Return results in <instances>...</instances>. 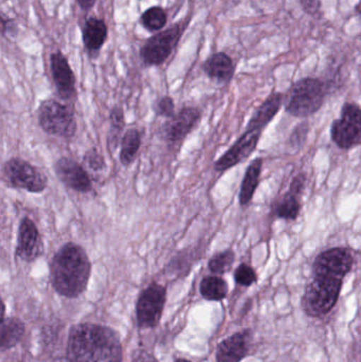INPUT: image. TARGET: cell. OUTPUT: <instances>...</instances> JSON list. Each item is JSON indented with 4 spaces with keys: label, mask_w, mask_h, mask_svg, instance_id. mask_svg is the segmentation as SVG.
I'll list each match as a JSON object with an SVG mask.
<instances>
[{
    "label": "cell",
    "mask_w": 361,
    "mask_h": 362,
    "mask_svg": "<svg viewBox=\"0 0 361 362\" xmlns=\"http://www.w3.org/2000/svg\"><path fill=\"white\" fill-rule=\"evenodd\" d=\"M141 133L139 129H129L123 135L121 141L120 161L124 167H129L135 161L141 148Z\"/></svg>",
    "instance_id": "cell-22"
},
{
    "label": "cell",
    "mask_w": 361,
    "mask_h": 362,
    "mask_svg": "<svg viewBox=\"0 0 361 362\" xmlns=\"http://www.w3.org/2000/svg\"><path fill=\"white\" fill-rule=\"evenodd\" d=\"M283 101L284 97L282 93H271L252 115L246 129L262 132L277 116L283 105Z\"/></svg>",
    "instance_id": "cell-18"
},
{
    "label": "cell",
    "mask_w": 361,
    "mask_h": 362,
    "mask_svg": "<svg viewBox=\"0 0 361 362\" xmlns=\"http://www.w3.org/2000/svg\"><path fill=\"white\" fill-rule=\"evenodd\" d=\"M25 334V325L23 321L17 318H8L2 320L1 339H0V349L1 352L14 348Z\"/></svg>",
    "instance_id": "cell-21"
},
{
    "label": "cell",
    "mask_w": 361,
    "mask_h": 362,
    "mask_svg": "<svg viewBox=\"0 0 361 362\" xmlns=\"http://www.w3.org/2000/svg\"><path fill=\"white\" fill-rule=\"evenodd\" d=\"M343 283V279L334 276H313L303 296L305 314L313 318L329 314L338 301Z\"/></svg>",
    "instance_id": "cell-4"
},
{
    "label": "cell",
    "mask_w": 361,
    "mask_h": 362,
    "mask_svg": "<svg viewBox=\"0 0 361 362\" xmlns=\"http://www.w3.org/2000/svg\"><path fill=\"white\" fill-rule=\"evenodd\" d=\"M307 180V175H305L304 173L298 174L296 177H294L292 183H290V192H292V194L300 197L303 192H304Z\"/></svg>",
    "instance_id": "cell-33"
},
{
    "label": "cell",
    "mask_w": 361,
    "mask_h": 362,
    "mask_svg": "<svg viewBox=\"0 0 361 362\" xmlns=\"http://www.w3.org/2000/svg\"><path fill=\"white\" fill-rule=\"evenodd\" d=\"M300 211V199L298 196L290 191L284 194L283 197L280 198L276 206H273L276 216L278 218L285 219V221H295L298 218Z\"/></svg>",
    "instance_id": "cell-25"
},
{
    "label": "cell",
    "mask_w": 361,
    "mask_h": 362,
    "mask_svg": "<svg viewBox=\"0 0 361 362\" xmlns=\"http://www.w3.org/2000/svg\"><path fill=\"white\" fill-rule=\"evenodd\" d=\"M331 138L341 150L361 144V108L355 103H345L341 117L331 127Z\"/></svg>",
    "instance_id": "cell-8"
},
{
    "label": "cell",
    "mask_w": 361,
    "mask_h": 362,
    "mask_svg": "<svg viewBox=\"0 0 361 362\" xmlns=\"http://www.w3.org/2000/svg\"><path fill=\"white\" fill-rule=\"evenodd\" d=\"M51 74L57 93L64 100L73 99L76 95V76L70 67L67 57L61 52H53L50 57Z\"/></svg>",
    "instance_id": "cell-15"
},
{
    "label": "cell",
    "mask_w": 361,
    "mask_h": 362,
    "mask_svg": "<svg viewBox=\"0 0 361 362\" xmlns=\"http://www.w3.org/2000/svg\"><path fill=\"white\" fill-rule=\"evenodd\" d=\"M307 134H309V127L307 124L299 125L290 136V144L294 148H300L302 144L307 141Z\"/></svg>",
    "instance_id": "cell-32"
},
{
    "label": "cell",
    "mask_w": 361,
    "mask_h": 362,
    "mask_svg": "<svg viewBox=\"0 0 361 362\" xmlns=\"http://www.w3.org/2000/svg\"><path fill=\"white\" fill-rule=\"evenodd\" d=\"M235 261V255L232 250L222 251L216 253L208 262V268L214 274H224L230 272Z\"/></svg>",
    "instance_id": "cell-27"
},
{
    "label": "cell",
    "mask_w": 361,
    "mask_h": 362,
    "mask_svg": "<svg viewBox=\"0 0 361 362\" xmlns=\"http://www.w3.org/2000/svg\"><path fill=\"white\" fill-rule=\"evenodd\" d=\"M357 12H358V14H360V16L361 18V4H360V6H357Z\"/></svg>",
    "instance_id": "cell-39"
},
{
    "label": "cell",
    "mask_w": 361,
    "mask_h": 362,
    "mask_svg": "<svg viewBox=\"0 0 361 362\" xmlns=\"http://www.w3.org/2000/svg\"><path fill=\"white\" fill-rule=\"evenodd\" d=\"M44 252V244L40 230L29 217H23L19 223L17 234L16 257L21 261L32 263Z\"/></svg>",
    "instance_id": "cell-12"
},
{
    "label": "cell",
    "mask_w": 361,
    "mask_h": 362,
    "mask_svg": "<svg viewBox=\"0 0 361 362\" xmlns=\"http://www.w3.org/2000/svg\"><path fill=\"white\" fill-rule=\"evenodd\" d=\"M188 23L189 19H184L150 36L140 49V59L144 65L159 66L167 62L177 47Z\"/></svg>",
    "instance_id": "cell-6"
},
{
    "label": "cell",
    "mask_w": 361,
    "mask_h": 362,
    "mask_svg": "<svg viewBox=\"0 0 361 362\" xmlns=\"http://www.w3.org/2000/svg\"><path fill=\"white\" fill-rule=\"evenodd\" d=\"M155 114L163 118H173L175 116V103L169 95L159 98L153 106Z\"/></svg>",
    "instance_id": "cell-31"
},
{
    "label": "cell",
    "mask_w": 361,
    "mask_h": 362,
    "mask_svg": "<svg viewBox=\"0 0 361 362\" xmlns=\"http://www.w3.org/2000/svg\"><path fill=\"white\" fill-rule=\"evenodd\" d=\"M91 263L80 245L67 243L57 250L50 263V280L61 297L74 299L86 291Z\"/></svg>",
    "instance_id": "cell-2"
},
{
    "label": "cell",
    "mask_w": 361,
    "mask_h": 362,
    "mask_svg": "<svg viewBox=\"0 0 361 362\" xmlns=\"http://www.w3.org/2000/svg\"><path fill=\"white\" fill-rule=\"evenodd\" d=\"M38 124L42 131L53 137L71 139L78 124L73 110L54 99L45 100L37 110Z\"/></svg>",
    "instance_id": "cell-5"
},
{
    "label": "cell",
    "mask_w": 361,
    "mask_h": 362,
    "mask_svg": "<svg viewBox=\"0 0 361 362\" xmlns=\"http://www.w3.org/2000/svg\"><path fill=\"white\" fill-rule=\"evenodd\" d=\"M303 10L312 16L317 17L321 12V0H300Z\"/></svg>",
    "instance_id": "cell-34"
},
{
    "label": "cell",
    "mask_w": 361,
    "mask_h": 362,
    "mask_svg": "<svg viewBox=\"0 0 361 362\" xmlns=\"http://www.w3.org/2000/svg\"><path fill=\"white\" fill-rule=\"evenodd\" d=\"M167 12L161 6H150L140 17V23L148 32H158L167 25Z\"/></svg>",
    "instance_id": "cell-26"
},
{
    "label": "cell",
    "mask_w": 361,
    "mask_h": 362,
    "mask_svg": "<svg viewBox=\"0 0 361 362\" xmlns=\"http://www.w3.org/2000/svg\"><path fill=\"white\" fill-rule=\"evenodd\" d=\"M201 112L196 107H184L163 127L165 140L170 144H179L199 125Z\"/></svg>",
    "instance_id": "cell-13"
},
{
    "label": "cell",
    "mask_w": 361,
    "mask_h": 362,
    "mask_svg": "<svg viewBox=\"0 0 361 362\" xmlns=\"http://www.w3.org/2000/svg\"><path fill=\"white\" fill-rule=\"evenodd\" d=\"M54 172L63 185L78 193H88L93 182L86 170L73 159L61 157L54 163Z\"/></svg>",
    "instance_id": "cell-14"
},
{
    "label": "cell",
    "mask_w": 361,
    "mask_h": 362,
    "mask_svg": "<svg viewBox=\"0 0 361 362\" xmlns=\"http://www.w3.org/2000/svg\"><path fill=\"white\" fill-rule=\"evenodd\" d=\"M235 280L241 286L249 287L256 283L258 276L251 266L243 263L235 269Z\"/></svg>",
    "instance_id": "cell-29"
},
{
    "label": "cell",
    "mask_w": 361,
    "mask_h": 362,
    "mask_svg": "<svg viewBox=\"0 0 361 362\" xmlns=\"http://www.w3.org/2000/svg\"><path fill=\"white\" fill-rule=\"evenodd\" d=\"M83 161L88 169L95 173H99L106 169L105 159H104L103 155L97 152V148H93L87 151L83 157Z\"/></svg>",
    "instance_id": "cell-30"
},
{
    "label": "cell",
    "mask_w": 361,
    "mask_h": 362,
    "mask_svg": "<svg viewBox=\"0 0 361 362\" xmlns=\"http://www.w3.org/2000/svg\"><path fill=\"white\" fill-rule=\"evenodd\" d=\"M326 85L315 78H304L290 87L285 98V110L290 116H313L326 101Z\"/></svg>",
    "instance_id": "cell-3"
},
{
    "label": "cell",
    "mask_w": 361,
    "mask_h": 362,
    "mask_svg": "<svg viewBox=\"0 0 361 362\" xmlns=\"http://www.w3.org/2000/svg\"><path fill=\"white\" fill-rule=\"evenodd\" d=\"M261 133L262 132L246 129L235 144L215 161L214 170L218 173H223L245 161L256 151L260 141Z\"/></svg>",
    "instance_id": "cell-11"
},
{
    "label": "cell",
    "mask_w": 361,
    "mask_h": 362,
    "mask_svg": "<svg viewBox=\"0 0 361 362\" xmlns=\"http://www.w3.org/2000/svg\"><path fill=\"white\" fill-rule=\"evenodd\" d=\"M2 180L8 187L35 194L44 192L48 185L42 172L20 158H11L4 163Z\"/></svg>",
    "instance_id": "cell-7"
},
{
    "label": "cell",
    "mask_w": 361,
    "mask_h": 362,
    "mask_svg": "<svg viewBox=\"0 0 361 362\" xmlns=\"http://www.w3.org/2000/svg\"><path fill=\"white\" fill-rule=\"evenodd\" d=\"M199 291L208 301H222L228 295V284L220 276H206L201 280Z\"/></svg>",
    "instance_id": "cell-23"
},
{
    "label": "cell",
    "mask_w": 361,
    "mask_h": 362,
    "mask_svg": "<svg viewBox=\"0 0 361 362\" xmlns=\"http://www.w3.org/2000/svg\"><path fill=\"white\" fill-rule=\"evenodd\" d=\"M203 71L211 80L218 83H228L235 74L232 59L225 52H216L203 64Z\"/></svg>",
    "instance_id": "cell-19"
},
{
    "label": "cell",
    "mask_w": 361,
    "mask_h": 362,
    "mask_svg": "<svg viewBox=\"0 0 361 362\" xmlns=\"http://www.w3.org/2000/svg\"><path fill=\"white\" fill-rule=\"evenodd\" d=\"M251 338V332L245 329L223 340L216 350V361L241 362L249 355Z\"/></svg>",
    "instance_id": "cell-16"
},
{
    "label": "cell",
    "mask_w": 361,
    "mask_h": 362,
    "mask_svg": "<svg viewBox=\"0 0 361 362\" xmlns=\"http://www.w3.org/2000/svg\"><path fill=\"white\" fill-rule=\"evenodd\" d=\"M352 251L343 247H336L318 255L313 265V276H328L345 279L353 268Z\"/></svg>",
    "instance_id": "cell-10"
},
{
    "label": "cell",
    "mask_w": 361,
    "mask_h": 362,
    "mask_svg": "<svg viewBox=\"0 0 361 362\" xmlns=\"http://www.w3.org/2000/svg\"><path fill=\"white\" fill-rule=\"evenodd\" d=\"M263 159L256 158L251 161L246 170L241 189H239V200L241 206H245L251 202L256 193V187L260 183L261 173H262Z\"/></svg>",
    "instance_id": "cell-20"
},
{
    "label": "cell",
    "mask_w": 361,
    "mask_h": 362,
    "mask_svg": "<svg viewBox=\"0 0 361 362\" xmlns=\"http://www.w3.org/2000/svg\"><path fill=\"white\" fill-rule=\"evenodd\" d=\"M194 257V252L190 249L186 248L184 250L180 251L176 257H174L171 263L169 264L167 269H169V272H174V274H182V276H186L192 268Z\"/></svg>",
    "instance_id": "cell-28"
},
{
    "label": "cell",
    "mask_w": 361,
    "mask_h": 362,
    "mask_svg": "<svg viewBox=\"0 0 361 362\" xmlns=\"http://www.w3.org/2000/svg\"><path fill=\"white\" fill-rule=\"evenodd\" d=\"M122 359L120 337L110 327L82 323L70 329L68 362H122Z\"/></svg>",
    "instance_id": "cell-1"
},
{
    "label": "cell",
    "mask_w": 361,
    "mask_h": 362,
    "mask_svg": "<svg viewBox=\"0 0 361 362\" xmlns=\"http://www.w3.org/2000/svg\"><path fill=\"white\" fill-rule=\"evenodd\" d=\"M76 1H78V6H80L83 11L88 12V11L93 8L97 0H76Z\"/></svg>",
    "instance_id": "cell-37"
},
{
    "label": "cell",
    "mask_w": 361,
    "mask_h": 362,
    "mask_svg": "<svg viewBox=\"0 0 361 362\" xmlns=\"http://www.w3.org/2000/svg\"><path fill=\"white\" fill-rule=\"evenodd\" d=\"M174 362H191V361H187V359L179 358V359H177V361H175Z\"/></svg>",
    "instance_id": "cell-38"
},
{
    "label": "cell",
    "mask_w": 361,
    "mask_h": 362,
    "mask_svg": "<svg viewBox=\"0 0 361 362\" xmlns=\"http://www.w3.org/2000/svg\"><path fill=\"white\" fill-rule=\"evenodd\" d=\"M133 362H158L153 355L148 354L146 351H137L133 355Z\"/></svg>",
    "instance_id": "cell-36"
},
{
    "label": "cell",
    "mask_w": 361,
    "mask_h": 362,
    "mask_svg": "<svg viewBox=\"0 0 361 362\" xmlns=\"http://www.w3.org/2000/svg\"><path fill=\"white\" fill-rule=\"evenodd\" d=\"M107 25L103 19L90 17L83 25V44L90 57L99 54L100 50L107 40Z\"/></svg>",
    "instance_id": "cell-17"
},
{
    "label": "cell",
    "mask_w": 361,
    "mask_h": 362,
    "mask_svg": "<svg viewBox=\"0 0 361 362\" xmlns=\"http://www.w3.org/2000/svg\"><path fill=\"white\" fill-rule=\"evenodd\" d=\"M167 300V289L153 282L142 291L136 305L137 322L141 329H153L158 325L162 317Z\"/></svg>",
    "instance_id": "cell-9"
},
{
    "label": "cell",
    "mask_w": 361,
    "mask_h": 362,
    "mask_svg": "<svg viewBox=\"0 0 361 362\" xmlns=\"http://www.w3.org/2000/svg\"><path fill=\"white\" fill-rule=\"evenodd\" d=\"M110 127L108 133L107 146L110 152H114L122 141V134L125 129L124 112L120 106H114L110 114Z\"/></svg>",
    "instance_id": "cell-24"
},
{
    "label": "cell",
    "mask_w": 361,
    "mask_h": 362,
    "mask_svg": "<svg viewBox=\"0 0 361 362\" xmlns=\"http://www.w3.org/2000/svg\"><path fill=\"white\" fill-rule=\"evenodd\" d=\"M1 27L2 36L6 35V33H16V25H15L14 21H13L12 19L6 18L4 15L1 16Z\"/></svg>",
    "instance_id": "cell-35"
},
{
    "label": "cell",
    "mask_w": 361,
    "mask_h": 362,
    "mask_svg": "<svg viewBox=\"0 0 361 362\" xmlns=\"http://www.w3.org/2000/svg\"><path fill=\"white\" fill-rule=\"evenodd\" d=\"M361 362V361H360Z\"/></svg>",
    "instance_id": "cell-40"
}]
</instances>
